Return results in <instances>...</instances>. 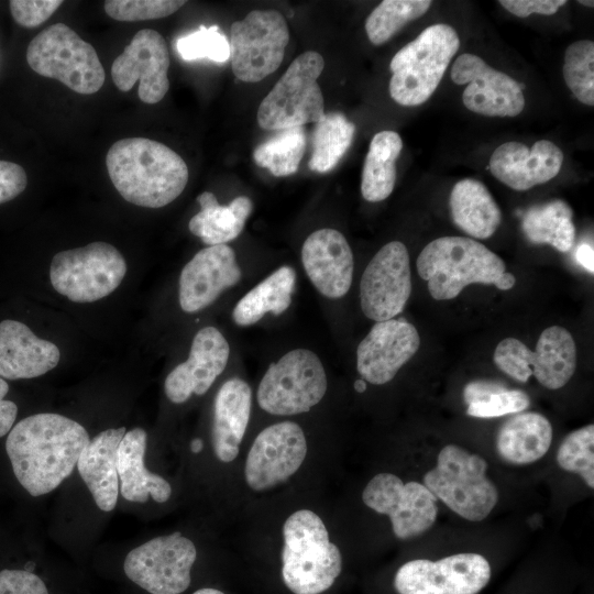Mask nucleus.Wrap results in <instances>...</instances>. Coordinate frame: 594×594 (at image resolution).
Returning a JSON list of instances; mask_svg holds the SVG:
<instances>
[{"label":"nucleus","instance_id":"obj_1","mask_svg":"<svg viewBox=\"0 0 594 594\" xmlns=\"http://www.w3.org/2000/svg\"><path fill=\"white\" fill-rule=\"evenodd\" d=\"M89 440L77 421L41 413L12 427L6 451L18 482L36 497L52 492L73 473Z\"/></svg>","mask_w":594,"mask_h":594},{"label":"nucleus","instance_id":"obj_2","mask_svg":"<svg viewBox=\"0 0 594 594\" xmlns=\"http://www.w3.org/2000/svg\"><path fill=\"white\" fill-rule=\"evenodd\" d=\"M109 177L127 201L161 208L185 189L189 170L185 161L167 145L146 138L114 142L106 156Z\"/></svg>","mask_w":594,"mask_h":594},{"label":"nucleus","instance_id":"obj_3","mask_svg":"<svg viewBox=\"0 0 594 594\" xmlns=\"http://www.w3.org/2000/svg\"><path fill=\"white\" fill-rule=\"evenodd\" d=\"M416 267L436 300L453 299L470 284L508 290L516 283L497 254L465 237H441L429 242L418 255Z\"/></svg>","mask_w":594,"mask_h":594},{"label":"nucleus","instance_id":"obj_4","mask_svg":"<svg viewBox=\"0 0 594 594\" xmlns=\"http://www.w3.org/2000/svg\"><path fill=\"white\" fill-rule=\"evenodd\" d=\"M282 576L294 594H320L342 570L339 548L321 518L309 509L293 513L283 526Z\"/></svg>","mask_w":594,"mask_h":594},{"label":"nucleus","instance_id":"obj_5","mask_svg":"<svg viewBox=\"0 0 594 594\" xmlns=\"http://www.w3.org/2000/svg\"><path fill=\"white\" fill-rule=\"evenodd\" d=\"M460 47L457 31L449 24L426 28L392 58L389 95L398 105L415 107L426 102L438 88Z\"/></svg>","mask_w":594,"mask_h":594},{"label":"nucleus","instance_id":"obj_6","mask_svg":"<svg viewBox=\"0 0 594 594\" xmlns=\"http://www.w3.org/2000/svg\"><path fill=\"white\" fill-rule=\"evenodd\" d=\"M486 469L482 457L449 444L439 452L436 466L425 474L424 485L455 514L481 521L498 501Z\"/></svg>","mask_w":594,"mask_h":594},{"label":"nucleus","instance_id":"obj_7","mask_svg":"<svg viewBox=\"0 0 594 594\" xmlns=\"http://www.w3.org/2000/svg\"><path fill=\"white\" fill-rule=\"evenodd\" d=\"M29 66L77 94L91 95L103 85L106 75L92 45L64 23L40 32L26 50Z\"/></svg>","mask_w":594,"mask_h":594},{"label":"nucleus","instance_id":"obj_8","mask_svg":"<svg viewBox=\"0 0 594 594\" xmlns=\"http://www.w3.org/2000/svg\"><path fill=\"white\" fill-rule=\"evenodd\" d=\"M323 68L324 59L315 51L296 57L261 101L256 117L258 125L279 131L322 119L324 102L317 79Z\"/></svg>","mask_w":594,"mask_h":594},{"label":"nucleus","instance_id":"obj_9","mask_svg":"<svg viewBox=\"0 0 594 594\" xmlns=\"http://www.w3.org/2000/svg\"><path fill=\"white\" fill-rule=\"evenodd\" d=\"M320 358L309 349H294L272 363L256 392L258 406L268 414L293 416L316 406L327 392Z\"/></svg>","mask_w":594,"mask_h":594},{"label":"nucleus","instance_id":"obj_10","mask_svg":"<svg viewBox=\"0 0 594 594\" xmlns=\"http://www.w3.org/2000/svg\"><path fill=\"white\" fill-rule=\"evenodd\" d=\"M127 263L107 242L58 252L50 266L52 286L75 302H92L111 294L124 278Z\"/></svg>","mask_w":594,"mask_h":594},{"label":"nucleus","instance_id":"obj_11","mask_svg":"<svg viewBox=\"0 0 594 594\" xmlns=\"http://www.w3.org/2000/svg\"><path fill=\"white\" fill-rule=\"evenodd\" d=\"M496 366L512 378L525 383L531 375L548 389L563 387L576 367V346L562 327L544 329L531 351L515 338L502 340L493 355Z\"/></svg>","mask_w":594,"mask_h":594},{"label":"nucleus","instance_id":"obj_12","mask_svg":"<svg viewBox=\"0 0 594 594\" xmlns=\"http://www.w3.org/2000/svg\"><path fill=\"white\" fill-rule=\"evenodd\" d=\"M289 31L285 18L275 10H254L230 29V59L234 76L258 82L282 64Z\"/></svg>","mask_w":594,"mask_h":594},{"label":"nucleus","instance_id":"obj_13","mask_svg":"<svg viewBox=\"0 0 594 594\" xmlns=\"http://www.w3.org/2000/svg\"><path fill=\"white\" fill-rule=\"evenodd\" d=\"M196 557L194 542L176 531L132 549L123 570L133 583L151 594H180L190 584Z\"/></svg>","mask_w":594,"mask_h":594},{"label":"nucleus","instance_id":"obj_14","mask_svg":"<svg viewBox=\"0 0 594 594\" xmlns=\"http://www.w3.org/2000/svg\"><path fill=\"white\" fill-rule=\"evenodd\" d=\"M491 565L479 553H458L437 561L411 560L394 578L398 594H477L491 579Z\"/></svg>","mask_w":594,"mask_h":594},{"label":"nucleus","instance_id":"obj_15","mask_svg":"<svg viewBox=\"0 0 594 594\" xmlns=\"http://www.w3.org/2000/svg\"><path fill=\"white\" fill-rule=\"evenodd\" d=\"M411 294V271L404 243L383 245L366 265L360 280V305L366 318L381 322L400 314Z\"/></svg>","mask_w":594,"mask_h":594},{"label":"nucleus","instance_id":"obj_16","mask_svg":"<svg viewBox=\"0 0 594 594\" xmlns=\"http://www.w3.org/2000/svg\"><path fill=\"white\" fill-rule=\"evenodd\" d=\"M363 503L387 515L394 535L402 540L427 531L436 521V496L421 483H404L392 473L375 475L362 493Z\"/></svg>","mask_w":594,"mask_h":594},{"label":"nucleus","instance_id":"obj_17","mask_svg":"<svg viewBox=\"0 0 594 594\" xmlns=\"http://www.w3.org/2000/svg\"><path fill=\"white\" fill-rule=\"evenodd\" d=\"M307 454V441L299 425L282 421L263 429L246 458L244 476L254 491H265L288 480Z\"/></svg>","mask_w":594,"mask_h":594},{"label":"nucleus","instance_id":"obj_18","mask_svg":"<svg viewBox=\"0 0 594 594\" xmlns=\"http://www.w3.org/2000/svg\"><path fill=\"white\" fill-rule=\"evenodd\" d=\"M450 75L454 84L466 85L462 101L472 112L486 117H516L525 108L520 84L477 55L464 53L458 56Z\"/></svg>","mask_w":594,"mask_h":594},{"label":"nucleus","instance_id":"obj_19","mask_svg":"<svg viewBox=\"0 0 594 594\" xmlns=\"http://www.w3.org/2000/svg\"><path fill=\"white\" fill-rule=\"evenodd\" d=\"M169 53L164 37L155 30H140L113 61L111 77L121 91L132 89L140 80L139 98L154 105L160 102L169 89Z\"/></svg>","mask_w":594,"mask_h":594},{"label":"nucleus","instance_id":"obj_20","mask_svg":"<svg viewBox=\"0 0 594 594\" xmlns=\"http://www.w3.org/2000/svg\"><path fill=\"white\" fill-rule=\"evenodd\" d=\"M420 346L417 329L405 318L376 322L356 349V369L374 385L391 382Z\"/></svg>","mask_w":594,"mask_h":594},{"label":"nucleus","instance_id":"obj_21","mask_svg":"<svg viewBox=\"0 0 594 594\" xmlns=\"http://www.w3.org/2000/svg\"><path fill=\"white\" fill-rule=\"evenodd\" d=\"M242 278L234 250L228 244L198 251L183 267L178 282V301L188 314L200 311Z\"/></svg>","mask_w":594,"mask_h":594},{"label":"nucleus","instance_id":"obj_22","mask_svg":"<svg viewBox=\"0 0 594 594\" xmlns=\"http://www.w3.org/2000/svg\"><path fill=\"white\" fill-rule=\"evenodd\" d=\"M230 345L221 331L204 327L193 339L188 359L166 377L164 391L174 404H183L193 394L204 395L227 367Z\"/></svg>","mask_w":594,"mask_h":594},{"label":"nucleus","instance_id":"obj_23","mask_svg":"<svg viewBox=\"0 0 594 594\" xmlns=\"http://www.w3.org/2000/svg\"><path fill=\"white\" fill-rule=\"evenodd\" d=\"M301 263L309 280L323 297L339 299L348 294L354 258L340 231L323 228L309 234L301 246Z\"/></svg>","mask_w":594,"mask_h":594},{"label":"nucleus","instance_id":"obj_24","mask_svg":"<svg viewBox=\"0 0 594 594\" xmlns=\"http://www.w3.org/2000/svg\"><path fill=\"white\" fill-rule=\"evenodd\" d=\"M563 158L560 147L548 140L537 141L530 148L520 142H506L493 152L488 167L499 182L524 191L554 178Z\"/></svg>","mask_w":594,"mask_h":594},{"label":"nucleus","instance_id":"obj_25","mask_svg":"<svg viewBox=\"0 0 594 594\" xmlns=\"http://www.w3.org/2000/svg\"><path fill=\"white\" fill-rule=\"evenodd\" d=\"M59 349L36 337L23 322H0V377L25 380L41 376L59 362Z\"/></svg>","mask_w":594,"mask_h":594},{"label":"nucleus","instance_id":"obj_26","mask_svg":"<svg viewBox=\"0 0 594 594\" xmlns=\"http://www.w3.org/2000/svg\"><path fill=\"white\" fill-rule=\"evenodd\" d=\"M125 428H110L89 440L77 461V470L96 505L111 512L119 494L117 452Z\"/></svg>","mask_w":594,"mask_h":594},{"label":"nucleus","instance_id":"obj_27","mask_svg":"<svg viewBox=\"0 0 594 594\" xmlns=\"http://www.w3.org/2000/svg\"><path fill=\"white\" fill-rule=\"evenodd\" d=\"M252 408V391L242 378L232 377L219 388L213 404L212 446L222 462L233 461L246 431Z\"/></svg>","mask_w":594,"mask_h":594},{"label":"nucleus","instance_id":"obj_28","mask_svg":"<svg viewBox=\"0 0 594 594\" xmlns=\"http://www.w3.org/2000/svg\"><path fill=\"white\" fill-rule=\"evenodd\" d=\"M146 442L147 435L142 428L129 430L123 436L117 452L120 493L130 502L145 503L151 496L157 503H165L172 487L165 479L146 469Z\"/></svg>","mask_w":594,"mask_h":594},{"label":"nucleus","instance_id":"obj_29","mask_svg":"<svg viewBox=\"0 0 594 594\" xmlns=\"http://www.w3.org/2000/svg\"><path fill=\"white\" fill-rule=\"evenodd\" d=\"M552 441V426L541 414L518 413L501 426L496 437L499 457L513 464H528L541 459Z\"/></svg>","mask_w":594,"mask_h":594},{"label":"nucleus","instance_id":"obj_30","mask_svg":"<svg viewBox=\"0 0 594 594\" xmlns=\"http://www.w3.org/2000/svg\"><path fill=\"white\" fill-rule=\"evenodd\" d=\"M449 206L454 224L472 238L488 239L502 223L498 205L480 180H459L451 190Z\"/></svg>","mask_w":594,"mask_h":594},{"label":"nucleus","instance_id":"obj_31","mask_svg":"<svg viewBox=\"0 0 594 594\" xmlns=\"http://www.w3.org/2000/svg\"><path fill=\"white\" fill-rule=\"evenodd\" d=\"M197 201L200 211L190 219L188 228L208 246L227 244L238 238L253 210V204L246 196H239L228 206H221L211 191H204Z\"/></svg>","mask_w":594,"mask_h":594},{"label":"nucleus","instance_id":"obj_32","mask_svg":"<svg viewBox=\"0 0 594 594\" xmlns=\"http://www.w3.org/2000/svg\"><path fill=\"white\" fill-rule=\"evenodd\" d=\"M296 272L284 265L250 289L234 306L232 319L239 327L258 322L267 314L278 316L292 304Z\"/></svg>","mask_w":594,"mask_h":594},{"label":"nucleus","instance_id":"obj_33","mask_svg":"<svg viewBox=\"0 0 594 594\" xmlns=\"http://www.w3.org/2000/svg\"><path fill=\"white\" fill-rule=\"evenodd\" d=\"M402 150L403 140L395 131L384 130L373 136L361 178V194L366 201L378 202L393 193Z\"/></svg>","mask_w":594,"mask_h":594},{"label":"nucleus","instance_id":"obj_34","mask_svg":"<svg viewBox=\"0 0 594 594\" xmlns=\"http://www.w3.org/2000/svg\"><path fill=\"white\" fill-rule=\"evenodd\" d=\"M571 207L561 199L535 205L522 216L521 229L535 244H549L560 252L572 249L575 227Z\"/></svg>","mask_w":594,"mask_h":594},{"label":"nucleus","instance_id":"obj_35","mask_svg":"<svg viewBox=\"0 0 594 594\" xmlns=\"http://www.w3.org/2000/svg\"><path fill=\"white\" fill-rule=\"evenodd\" d=\"M355 125L338 111L324 113L316 122L309 168L317 173L332 170L352 144Z\"/></svg>","mask_w":594,"mask_h":594},{"label":"nucleus","instance_id":"obj_36","mask_svg":"<svg viewBox=\"0 0 594 594\" xmlns=\"http://www.w3.org/2000/svg\"><path fill=\"white\" fill-rule=\"evenodd\" d=\"M306 148L302 127L279 130L277 134L254 148L255 163L276 177L295 174Z\"/></svg>","mask_w":594,"mask_h":594},{"label":"nucleus","instance_id":"obj_37","mask_svg":"<svg viewBox=\"0 0 594 594\" xmlns=\"http://www.w3.org/2000/svg\"><path fill=\"white\" fill-rule=\"evenodd\" d=\"M430 0H384L367 16L365 32L370 42L382 45L408 22L422 16Z\"/></svg>","mask_w":594,"mask_h":594},{"label":"nucleus","instance_id":"obj_38","mask_svg":"<svg viewBox=\"0 0 594 594\" xmlns=\"http://www.w3.org/2000/svg\"><path fill=\"white\" fill-rule=\"evenodd\" d=\"M563 78L574 97L594 106V42L580 40L568 46L562 67Z\"/></svg>","mask_w":594,"mask_h":594},{"label":"nucleus","instance_id":"obj_39","mask_svg":"<svg viewBox=\"0 0 594 594\" xmlns=\"http://www.w3.org/2000/svg\"><path fill=\"white\" fill-rule=\"evenodd\" d=\"M557 462L561 469L579 474L588 487H594L593 424L572 431L563 439Z\"/></svg>","mask_w":594,"mask_h":594},{"label":"nucleus","instance_id":"obj_40","mask_svg":"<svg viewBox=\"0 0 594 594\" xmlns=\"http://www.w3.org/2000/svg\"><path fill=\"white\" fill-rule=\"evenodd\" d=\"M176 48L185 61L209 58L217 63H224L230 58L229 42L218 25L210 28L200 25L197 31L180 37L176 43Z\"/></svg>","mask_w":594,"mask_h":594},{"label":"nucleus","instance_id":"obj_41","mask_svg":"<svg viewBox=\"0 0 594 594\" xmlns=\"http://www.w3.org/2000/svg\"><path fill=\"white\" fill-rule=\"evenodd\" d=\"M185 3L180 0H108L103 8L117 21L136 22L168 16Z\"/></svg>","mask_w":594,"mask_h":594},{"label":"nucleus","instance_id":"obj_42","mask_svg":"<svg viewBox=\"0 0 594 594\" xmlns=\"http://www.w3.org/2000/svg\"><path fill=\"white\" fill-rule=\"evenodd\" d=\"M530 405V398L521 389H505L492 395L487 400L468 405L466 414L476 418H493L518 414Z\"/></svg>","mask_w":594,"mask_h":594},{"label":"nucleus","instance_id":"obj_43","mask_svg":"<svg viewBox=\"0 0 594 594\" xmlns=\"http://www.w3.org/2000/svg\"><path fill=\"white\" fill-rule=\"evenodd\" d=\"M63 1L59 0H12L10 11L18 24L35 28L52 16Z\"/></svg>","mask_w":594,"mask_h":594},{"label":"nucleus","instance_id":"obj_44","mask_svg":"<svg viewBox=\"0 0 594 594\" xmlns=\"http://www.w3.org/2000/svg\"><path fill=\"white\" fill-rule=\"evenodd\" d=\"M0 594H48L43 580L26 570L0 571Z\"/></svg>","mask_w":594,"mask_h":594},{"label":"nucleus","instance_id":"obj_45","mask_svg":"<svg viewBox=\"0 0 594 594\" xmlns=\"http://www.w3.org/2000/svg\"><path fill=\"white\" fill-rule=\"evenodd\" d=\"M28 176L22 166L0 161V205L12 200L25 189Z\"/></svg>","mask_w":594,"mask_h":594},{"label":"nucleus","instance_id":"obj_46","mask_svg":"<svg viewBox=\"0 0 594 594\" xmlns=\"http://www.w3.org/2000/svg\"><path fill=\"white\" fill-rule=\"evenodd\" d=\"M499 4L512 14L526 18L532 13L551 15L566 3L565 0H499Z\"/></svg>","mask_w":594,"mask_h":594},{"label":"nucleus","instance_id":"obj_47","mask_svg":"<svg viewBox=\"0 0 594 594\" xmlns=\"http://www.w3.org/2000/svg\"><path fill=\"white\" fill-rule=\"evenodd\" d=\"M507 389L506 385L493 380H475L468 383L463 389L464 402L468 405L487 400L492 395Z\"/></svg>","mask_w":594,"mask_h":594},{"label":"nucleus","instance_id":"obj_48","mask_svg":"<svg viewBox=\"0 0 594 594\" xmlns=\"http://www.w3.org/2000/svg\"><path fill=\"white\" fill-rule=\"evenodd\" d=\"M8 392V383L0 377V438L10 432L18 415L16 405L4 399Z\"/></svg>","mask_w":594,"mask_h":594},{"label":"nucleus","instance_id":"obj_49","mask_svg":"<svg viewBox=\"0 0 594 594\" xmlns=\"http://www.w3.org/2000/svg\"><path fill=\"white\" fill-rule=\"evenodd\" d=\"M593 255V246L587 243L581 244L575 253L578 263L591 274L594 273Z\"/></svg>","mask_w":594,"mask_h":594},{"label":"nucleus","instance_id":"obj_50","mask_svg":"<svg viewBox=\"0 0 594 594\" xmlns=\"http://www.w3.org/2000/svg\"><path fill=\"white\" fill-rule=\"evenodd\" d=\"M193 594H224V593L216 588L205 587V588L197 590Z\"/></svg>","mask_w":594,"mask_h":594},{"label":"nucleus","instance_id":"obj_51","mask_svg":"<svg viewBox=\"0 0 594 594\" xmlns=\"http://www.w3.org/2000/svg\"><path fill=\"white\" fill-rule=\"evenodd\" d=\"M190 449L194 453H198L202 450V441L200 439L193 440Z\"/></svg>","mask_w":594,"mask_h":594},{"label":"nucleus","instance_id":"obj_52","mask_svg":"<svg viewBox=\"0 0 594 594\" xmlns=\"http://www.w3.org/2000/svg\"><path fill=\"white\" fill-rule=\"evenodd\" d=\"M366 388V384L364 381H356L355 382V389L360 393L364 392Z\"/></svg>","mask_w":594,"mask_h":594},{"label":"nucleus","instance_id":"obj_53","mask_svg":"<svg viewBox=\"0 0 594 594\" xmlns=\"http://www.w3.org/2000/svg\"><path fill=\"white\" fill-rule=\"evenodd\" d=\"M579 3L583 4V6H587V7H593L594 6V2L593 1H584V0H580L578 1Z\"/></svg>","mask_w":594,"mask_h":594}]
</instances>
